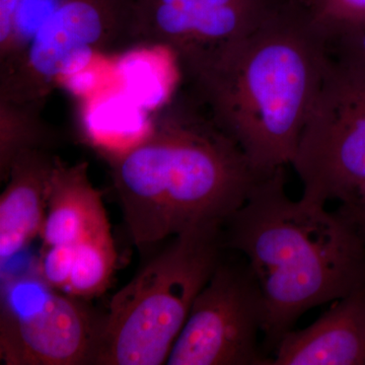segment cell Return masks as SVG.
<instances>
[{
	"instance_id": "d6986e66",
	"label": "cell",
	"mask_w": 365,
	"mask_h": 365,
	"mask_svg": "<svg viewBox=\"0 0 365 365\" xmlns=\"http://www.w3.org/2000/svg\"><path fill=\"white\" fill-rule=\"evenodd\" d=\"M20 0H0V60L6 56L13 42Z\"/></svg>"
},
{
	"instance_id": "ba28073f",
	"label": "cell",
	"mask_w": 365,
	"mask_h": 365,
	"mask_svg": "<svg viewBox=\"0 0 365 365\" xmlns=\"http://www.w3.org/2000/svg\"><path fill=\"white\" fill-rule=\"evenodd\" d=\"M261 292L246 259L227 250L194 302L169 365H272Z\"/></svg>"
},
{
	"instance_id": "5b68a950",
	"label": "cell",
	"mask_w": 365,
	"mask_h": 365,
	"mask_svg": "<svg viewBox=\"0 0 365 365\" xmlns=\"http://www.w3.org/2000/svg\"><path fill=\"white\" fill-rule=\"evenodd\" d=\"M131 0H60L31 42L0 68V100L42 109L96 54L128 46Z\"/></svg>"
},
{
	"instance_id": "ac0fdd59",
	"label": "cell",
	"mask_w": 365,
	"mask_h": 365,
	"mask_svg": "<svg viewBox=\"0 0 365 365\" xmlns=\"http://www.w3.org/2000/svg\"><path fill=\"white\" fill-rule=\"evenodd\" d=\"M326 40L331 59L365 67V26L343 31Z\"/></svg>"
},
{
	"instance_id": "4fadbf2b",
	"label": "cell",
	"mask_w": 365,
	"mask_h": 365,
	"mask_svg": "<svg viewBox=\"0 0 365 365\" xmlns=\"http://www.w3.org/2000/svg\"><path fill=\"white\" fill-rule=\"evenodd\" d=\"M116 261V248L107 216L76 242V261L66 294L81 299L102 294L109 287Z\"/></svg>"
},
{
	"instance_id": "30bf717a",
	"label": "cell",
	"mask_w": 365,
	"mask_h": 365,
	"mask_svg": "<svg viewBox=\"0 0 365 365\" xmlns=\"http://www.w3.org/2000/svg\"><path fill=\"white\" fill-rule=\"evenodd\" d=\"M272 365H365V288L335 302L307 328L287 334Z\"/></svg>"
},
{
	"instance_id": "5bb4252c",
	"label": "cell",
	"mask_w": 365,
	"mask_h": 365,
	"mask_svg": "<svg viewBox=\"0 0 365 365\" xmlns=\"http://www.w3.org/2000/svg\"><path fill=\"white\" fill-rule=\"evenodd\" d=\"M40 108L0 100V180L6 182L16 158L26 150L47 148L50 140Z\"/></svg>"
},
{
	"instance_id": "3957f363",
	"label": "cell",
	"mask_w": 365,
	"mask_h": 365,
	"mask_svg": "<svg viewBox=\"0 0 365 365\" xmlns=\"http://www.w3.org/2000/svg\"><path fill=\"white\" fill-rule=\"evenodd\" d=\"M329 63L325 36L285 6L187 91L264 177L294 162Z\"/></svg>"
},
{
	"instance_id": "9a60e30c",
	"label": "cell",
	"mask_w": 365,
	"mask_h": 365,
	"mask_svg": "<svg viewBox=\"0 0 365 365\" xmlns=\"http://www.w3.org/2000/svg\"><path fill=\"white\" fill-rule=\"evenodd\" d=\"M302 9L326 39L365 26V0H304Z\"/></svg>"
},
{
	"instance_id": "8fae6325",
	"label": "cell",
	"mask_w": 365,
	"mask_h": 365,
	"mask_svg": "<svg viewBox=\"0 0 365 365\" xmlns=\"http://www.w3.org/2000/svg\"><path fill=\"white\" fill-rule=\"evenodd\" d=\"M55 157L47 148L21 153L14 160L0 196V263L20 253L41 235L47 189Z\"/></svg>"
},
{
	"instance_id": "7402d4cb",
	"label": "cell",
	"mask_w": 365,
	"mask_h": 365,
	"mask_svg": "<svg viewBox=\"0 0 365 365\" xmlns=\"http://www.w3.org/2000/svg\"><path fill=\"white\" fill-rule=\"evenodd\" d=\"M282 1L288 6L300 7V9L304 6V0H282Z\"/></svg>"
},
{
	"instance_id": "6da1fadb",
	"label": "cell",
	"mask_w": 365,
	"mask_h": 365,
	"mask_svg": "<svg viewBox=\"0 0 365 365\" xmlns=\"http://www.w3.org/2000/svg\"><path fill=\"white\" fill-rule=\"evenodd\" d=\"M113 187L141 252L199 225H225L262 176L188 91L110 157ZM265 177V176H264Z\"/></svg>"
},
{
	"instance_id": "52a82bcc",
	"label": "cell",
	"mask_w": 365,
	"mask_h": 365,
	"mask_svg": "<svg viewBox=\"0 0 365 365\" xmlns=\"http://www.w3.org/2000/svg\"><path fill=\"white\" fill-rule=\"evenodd\" d=\"M285 6L282 0H131L128 46L169 52L188 86Z\"/></svg>"
},
{
	"instance_id": "277c9868",
	"label": "cell",
	"mask_w": 365,
	"mask_h": 365,
	"mask_svg": "<svg viewBox=\"0 0 365 365\" xmlns=\"http://www.w3.org/2000/svg\"><path fill=\"white\" fill-rule=\"evenodd\" d=\"M223 227L209 223L172 237L113 297L98 319L93 364H167L194 302L227 251Z\"/></svg>"
},
{
	"instance_id": "e0dca14e",
	"label": "cell",
	"mask_w": 365,
	"mask_h": 365,
	"mask_svg": "<svg viewBox=\"0 0 365 365\" xmlns=\"http://www.w3.org/2000/svg\"><path fill=\"white\" fill-rule=\"evenodd\" d=\"M76 245L63 244L44 247L41 250L40 258L35 270L49 287L64 294L73 270Z\"/></svg>"
},
{
	"instance_id": "9c48e42d",
	"label": "cell",
	"mask_w": 365,
	"mask_h": 365,
	"mask_svg": "<svg viewBox=\"0 0 365 365\" xmlns=\"http://www.w3.org/2000/svg\"><path fill=\"white\" fill-rule=\"evenodd\" d=\"M98 319L37 272L1 275L0 359L6 365L93 364Z\"/></svg>"
},
{
	"instance_id": "8992f818",
	"label": "cell",
	"mask_w": 365,
	"mask_h": 365,
	"mask_svg": "<svg viewBox=\"0 0 365 365\" xmlns=\"http://www.w3.org/2000/svg\"><path fill=\"white\" fill-rule=\"evenodd\" d=\"M292 165L302 197L326 205L365 184V67L330 58Z\"/></svg>"
},
{
	"instance_id": "2e32d148",
	"label": "cell",
	"mask_w": 365,
	"mask_h": 365,
	"mask_svg": "<svg viewBox=\"0 0 365 365\" xmlns=\"http://www.w3.org/2000/svg\"><path fill=\"white\" fill-rule=\"evenodd\" d=\"M59 2L60 0H20L13 42L6 56L0 60V68L11 63L25 50Z\"/></svg>"
},
{
	"instance_id": "7a4b0ae2",
	"label": "cell",
	"mask_w": 365,
	"mask_h": 365,
	"mask_svg": "<svg viewBox=\"0 0 365 365\" xmlns=\"http://www.w3.org/2000/svg\"><path fill=\"white\" fill-rule=\"evenodd\" d=\"M223 237L246 259L260 289L263 347L271 359L304 314L365 288L359 230L326 204L290 199L285 168L259 180L225 222Z\"/></svg>"
},
{
	"instance_id": "44dd1931",
	"label": "cell",
	"mask_w": 365,
	"mask_h": 365,
	"mask_svg": "<svg viewBox=\"0 0 365 365\" xmlns=\"http://www.w3.org/2000/svg\"><path fill=\"white\" fill-rule=\"evenodd\" d=\"M347 220H349V222H351L353 225L356 227L357 230H359V234L361 235L362 239L365 241V217L352 218V220L347 218Z\"/></svg>"
},
{
	"instance_id": "ffe728a7",
	"label": "cell",
	"mask_w": 365,
	"mask_h": 365,
	"mask_svg": "<svg viewBox=\"0 0 365 365\" xmlns=\"http://www.w3.org/2000/svg\"><path fill=\"white\" fill-rule=\"evenodd\" d=\"M337 211L350 220L365 217V184L360 186L345 202L341 203Z\"/></svg>"
},
{
	"instance_id": "7c38bea8",
	"label": "cell",
	"mask_w": 365,
	"mask_h": 365,
	"mask_svg": "<svg viewBox=\"0 0 365 365\" xmlns=\"http://www.w3.org/2000/svg\"><path fill=\"white\" fill-rule=\"evenodd\" d=\"M107 217L102 193L88 175V163H67L55 157L48 182L42 248L76 244L91 227Z\"/></svg>"
}]
</instances>
